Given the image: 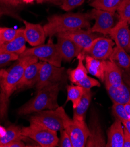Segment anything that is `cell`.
<instances>
[{
  "instance_id": "43",
  "label": "cell",
  "mask_w": 130,
  "mask_h": 147,
  "mask_svg": "<svg viewBox=\"0 0 130 147\" xmlns=\"http://www.w3.org/2000/svg\"><path fill=\"white\" fill-rule=\"evenodd\" d=\"M1 78H2V71H1V70H0V85H1Z\"/></svg>"
},
{
  "instance_id": "39",
  "label": "cell",
  "mask_w": 130,
  "mask_h": 147,
  "mask_svg": "<svg viewBox=\"0 0 130 147\" xmlns=\"http://www.w3.org/2000/svg\"><path fill=\"white\" fill-rule=\"evenodd\" d=\"M123 147H130V134L124 128V142Z\"/></svg>"
},
{
  "instance_id": "25",
  "label": "cell",
  "mask_w": 130,
  "mask_h": 147,
  "mask_svg": "<svg viewBox=\"0 0 130 147\" xmlns=\"http://www.w3.org/2000/svg\"><path fill=\"white\" fill-rule=\"evenodd\" d=\"M124 1V0H90L89 4L95 9L115 13Z\"/></svg>"
},
{
  "instance_id": "11",
  "label": "cell",
  "mask_w": 130,
  "mask_h": 147,
  "mask_svg": "<svg viewBox=\"0 0 130 147\" xmlns=\"http://www.w3.org/2000/svg\"><path fill=\"white\" fill-rule=\"evenodd\" d=\"M30 122L39 124L56 132L64 129L63 121L56 109L46 110L36 113L31 117Z\"/></svg>"
},
{
  "instance_id": "8",
  "label": "cell",
  "mask_w": 130,
  "mask_h": 147,
  "mask_svg": "<svg viewBox=\"0 0 130 147\" xmlns=\"http://www.w3.org/2000/svg\"><path fill=\"white\" fill-rule=\"evenodd\" d=\"M92 20H95V23L90 30L96 34H101L104 35L109 34L114 25V13L104 10L93 8L89 12Z\"/></svg>"
},
{
  "instance_id": "27",
  "label": "cell",
  "mask_w": 130,
  "mask_h": 147,
  "mask_svg": "<svg viewBox=\"0 0 130 147\" xmlns=\"http://www.w3.org/2000/svg\"><path fill=\"white\" fill-rule=\"evenodd\" d=\"M84 89L81 86L78 85L67 86V100L65 103L69 101H71L73 108L76 109L81 100L83 95Z\"/></svg>"
},
{
  "instance_id": "1",
  "label": "cell",
  "mask_w": 130,
  "mask_h": 147,
  "mask_svg": "<svg viewBox=\"0 0 130 147\" xmlns=\"http://www.w3.org/2000/svg\"><path fill=\"white\" fill-rule=\"evenodd\" d=\"M38 62V59L32 56L18 57V62L8 70H1L2 78L0 85V121L7 118L9 98L17 90V86L25 68Z\"/></svg>"
},
{
  "instance_id": "38",
  "label": "cell",
  "mask_w": 130,
  "mask_h": 147,
  "mask_svg": "<svg viewBox=\"0 0 130 147\" xmlns=\"http://www.w3.org/2000/svg\"><path fill=\"white\" fill-rule=\"evenodd\" d=\"M0 3L8 7H17L20 4L18 0H0Z\"/></svg>"
},
{
  "instance_id": "2",
  "label": "cell",
  "mask_w": 130,
  "mask_h": 147,
  "mask_svg": "<svg viewBox=\"0 0 130 147\" xmlns=\"http://www.w3.org/2000/svg\"><path fill=\"white\" fill-rule=\"evenodd\" d=\"M91 20L89 12H69L49 17L48 22L43 27L46 37L51 38L60 33L89 28Z\"/></svg>"
},
{
  "instance_id": "28",
  "label": "cell",
  "mask_w": 130,
  "mask_h": 147,
  "mask_svg": "<svg viewBox=\"0 0 130 147\" xmlns=\"http://www.w3.org/2000/svg\"><path fill=\"white\" fill-rule=\"evenodd\" d=\"M21 29L1 27L0 29V45L13 39L19 34Z\"/></svg>"
},
{
  "instance_id": "4",
  "label": "cell",
  "mask_w": 130,
  "mask_h": 147,
  "mask_svg": "<svg viewBox=\"0 0 130 147\" xmlns=\"http://www.w3.org/2000/svg\"><path fill=\"white\" fill-rule=\"evenodd\" d=\"M63 121V128L69 134L73 147H84L89 137V128L84 120L70 119L62 106L56 109Z\"/></svg>"
},
{
  "instance_id": "26",
  "label": "cell",
  "mask_w": 130,
  "mask_h": 147,
  "mask_svg": "<svg viewBox=\"0 0 130 147\" xmlns=\"http://www.w3.org/2000/svg\"><path fill=\"white\" fill-rule=\"evenodd\" d=\"M21 129L22 128L14 124L8 127L5 135L0 138V147H3L4 145L12 141L22 140L24 136L22 134Z\"/></svg>"
},
{
  "instance_id": "24",
  "label": "cell",
  "mask_w": 130,
  "mask_h": 147,
  "mask_svg": "<svg viewBox=\"0 0 130 147\" xmlns=\"http://www.w3.org/2000/svg\"><path fill=\"white\" fill-rule=\"evenodd\" d=\"M77 58L78 59V64L76 67L74 69H69L67 70V74L70 80L71 83L75 84L88 76V73L83 63L85 55L83 52H81L77 56Z\"/></svg>"
},
{
  "instance_id": "15",
  "label": "cell",
  "mask_w": 130,
  "mask_h": 147,
  "mask_svg": "<svg viewBox=\"0 0 130 147\" xmlns=\"http://www.w3.org/2000/svg\"><path fill=\"white\" fill-rule=\"evenodd\" d=\"M25 25L23 29L26 41L32 47L39 46L45 43L46 36L43 27L38 24H33L22 20Z\"/></svg>"
},
{
  "instance_id": "35",
  "label": "cell",
  "mask_w": 130,
  "mask_h": 147,
  "mask_svg": "<svg viewBox=\"0 0 130 147\" xmlns=\"http://www.w3.org/2000/svg\"><path fill=\"white\" fill-rule=\"evenodd\" d=\"M7 16L11 17L13 18H15L18 20L22 21L21 18L19 15L16 12V11L12 9L10 7L8 6H0V17Z\"/></svg>"
},
{
  "instance_id": "5",
  "label": "cell",
  "mask_w": 130,
  "mask_h": 147,
  "mask_svg": "<svg viewBox=\"0 0 130 147\" xmlns=\"http://www.w3.org/2000/svg\"><path fill=\"white\" fill-rule=\"evenodd\" d=\"M22 134L34 140L42 147L57 146L59 138L57 132L39 124L30 122V125L22 128Z\"/></svg>"
},
{
  "instance_id": "16",
  "label": "cell",
  "mask_w": 130,
  "mask_h": 147,
  "mask_svg": "<svg viewBox=\"0 0 130 147\" xmlns=\"http://www.w3.org/2000/svg\"><path fill=\"white\" fill-rule=\"evenodd\" d=\"M57 40L56 45L59 51L62 61L66 62H70L82 52L70 39L62 36H57Z\"/></svg>"
},
{
  "instance_id": "7",
  "label": "cell",
  "mask_w": 130,
  "mask_h": 147,
  "mask_svg": "<svg viewBox=\"0 0 130 147\" xmlns=\"http://www.w3.org/2000/svg\"><path fill=\"white\" fill-rule=\"evenodd\" d=\"M65 78V69L49 63L42 62L40 68L38 82L35 85L36 90L49 84L61 83Z\"/></svg>"
},
{
  "instance_id": "36",
  "label": "cell",
  "mask_w": 130,
  "mask_h": 147,
  "mask_svg": "<svg viewBox=\"0 0 130 147\" xmlns=\"http://www.w3.org/2000/svg\"><path fill=\"white\" fill-rule=\"evenodd\" d=\"M20 4L21 3L30 4L34 2H36L38 4L43 3H49L55 5L60 6L62 5L63 0H18Z\"/></svg>"
},
{
  "instance_id": "18",
  "label": "cell",
  "mask_w": 130,
  "mask_h": 147,
  "mask_svg": "<svg viewBox=\"0 0 130 147\" xmlns=\"http://www.w3.org/2000/svg\"><path fill=\"white\" fill-rule=\"evenodd\" d=\"M103 82L106 86H119L124 83L122 69L110 60L106 61Z\"/></svg>"
},
{
  "instance_id": "31",
  "label": "cell",
  "mask_w": 130,
  "mask_h": 147,
  "mask_svg": "<svg viewBox=\"0 0 130 147\" xmlns=\"http://www.w3.org/2000/svg\"><path fill=\"white\" fill-rule=\"evenodd\" d=\"M76 85L82 87L84 89L90 90L94 87H100V83L97 80L89 76L88 75L86 76L83 79L77 82Z\"/></svg>"
},
{
  "instance_id": "10",
  "label": "cell",
  "mask_w": 130,
  "mask_h": 147,
  "mask_svg": "<svg viewBox=\"0 0 130 147\" xmlns=\"http://www.w3.org/2000/svg\"><path fill=\"white\" fill-rule=\"evenodd\" d=\"M89 137L86 146L87 147H104L106 142L103 130L99 121L97 113L92 108L89 120Z\"/></svg>"
},
{
  "instance_id": "34",
  "label": "cell",
  "mask_w": 130,
  "mask_h": 147,
  "mask_svg": "<svg viewBox=\"0 0 130 147\" xmlns=\"http://www.w3.org/2000/svg\"><path fill=\"white\" fill-rule=\"evenodd\" d=\"M57 146L60 147H73L70 137L65 129L61 131V138L59 139Z\"/></svg>"
},
{
  "instance_id": "29",
  "label": "cell",
  "mask_w": 130,
  "mask_h": 147,
  "mask_svg": "<svg viewBox=\"0 0 130 147\" xmlns=\"http://www.w3.org/2000/svg\"><path fill=\"white\" fill-rule=\"evenodd\" d=\"M112 113L115 117V119L119 120L121 123L124 121L129 120L124 105L117 103V102H113L112 106Z\"/></svg>"
},
{
  "instance_id": "9",
  "label": "cell",
  "mask_w": 130,
  "mask_h": 147,
  "mask_svg": "<svg viewBox=\"0 0 130 147\" xmlns=\"http://www.w3.org/2000/svg\"><path fill=\"white\" fill-rule=\"evenodd\" d=\"M114 42L106 37L96 38L89 48L83 51L85 56L89 55L98 60H108L114 48Z\"/></svg>"
},
{
  "instance_id": "14",
  "label": "cell",
  "mask_w": 130,
  "mask_h": 147,
  "mask_svg": "<svg viewBox=\"0 0 130 147\" xmlns=\"http://www.w3.org/2000/svg\"><path fill=\"white\" fill-rule=\"evenodd\" d=\"M56 36L66 37L73 41L83 52L89 47L92 42L98 36L96 33L92 32L89 28L87 30L79 29L76 30L60 33Z\"/></svg>"
},
{
  "instance_id": "44",
  "label": "cell",
  "mask_w": 130,
  "mask_h": 147,
  "mask_svg": "<svg viewBox=\"0 0 130 147\" xmlns=\"http://www.w3.org/2000/svg\"><path fill=\"white\" fill-rule=\"evenodd\" d=\"M1 27H0V29H1Z\"/></svg>"
},
{
  "instance_id": "12",
  "label": "cell",
  "mask_w": 130,
  "mask_h": 147,
  "mask_svg": "<svg viewBox=\"0 0 130 147\" xmlns=\"http://www.w3.org/2000/svg\"><path fill=\"white\" fill-rule=\"evenodd\" d=\"M123 71L124 83L119 86H107L106 90L112 102L130 105V74Z\"/></svg>"
},
{
  "instance_id": "32",
  "label": "cell",
  "mask_w": 130,
  "mask_h": 147,
  "mask_svg": "<svg viewBox=\"0 0 130 147\" xmlns=\"http://www.w3.org/2000/svg\"><path fill=\"white\" fill-rule=\"evenodd\" d=\"M85 0H63L61 8L65 11H70L82 5Z\"/></svg>"
},
{
  "instance_id": "13",
  "label": "cell",
  "mask_w": 130,
  "mask_h": 147,
  "mask_svg": "<svg viewBox=\"0 0 130 147\" xmlns=\"http://www.w3.org/2000/svg\"><path fill=\"white\" fill-rule=\"evenodd\" d=\"M128 24L127 21L120 20L112 28L108 35L116 45L130 53V29Z\"/></svg>"
},
{
  "instance_id": "42",
  "label": "cell",
  "mask_w": 130,
  "mask_h": 147,
  "mask_svg": "<svg viewBox=\"0 0 130 147\" xmlns=\"http://www.w3.org/2000/svg\"><path fill=\"white\" fill-rule=\"evenodd\" d=\"M124 106H125V108L126 111H127V113L128 114V115L129 118V120H130V105H125Z\"/></svg>"
},
{
  "instance_id": "41",
  "label": "cell",
  "mask_w": 130,
  "mask_h": 147,
  "mask_svg": "<svg viewBox=\"0 0 130 147\" xmlns=\"http://www.w3.org/2000/svg\"><path fill=\"white\" fill-rule=\"evenodd\" d=\"M7 133V128L0 125V138L4 137Z\"/></svg>"
},
{
  "instance_id": "3",
  "label": "cell",
  "mask_w": 130,
  "mask_h": 147,
  "mask_svg": "<svg viewBox=\"0 0 130 147\" xmlns=\"http://www.w3.org/2000/svg\"><path fill=\"white\" fill-rule=\"evenodd\" d=\"M61 83L49 84L37 91L36 95L18 110L19 115H27L46 110H55L59 106L57 96Z\"/></svg>"
},
{
  "instance_id": "23",
  "label": "cell",
  "mask_w": 130,
  "mask_h": 147,
  "mask_svg": "<svg viewBox=\"0 0 130 147\" xmlns=\"http://www.w3.org/2000/svg\"><path fill=\"white\" fill-rule=\"evenodd\" d=\"M93 94L90 90L84 89L83 95L79 104L76 109H73V119L79 121H84L86 114L89 107L92 101Z\"/></svg>"
},
{
  "instance_id": "37",
  "label": "cell",
  "mask_w": 130,
  "mask_h": 147,
  "mask_svg": "<svg viewBox=\"0 0 130 147\" xmlns=\"http://www.w3.org/2000/svg\"><path fill=\"white\" fill-rule=\"evenodd\" d=\"M26 145L22 140H17L5 144L3 147H25Z\"/></svg>"
},
{
  "instance_id": "17",
  "label": "cell",
  "mask_w": 130,
  "mask_h": 147,
  "mask_svg": "<svg viewBox=\"0 0 130 147\" xmlns=\"http://www.w3.org/2000/svg\"><path fill=\"white\" fill-rule=\"evenodd\" d=\"M42 62H35L28 66L23 73L21 80L17 86V89H25L35 86L38 79Z\"/></svg>"
},
{
  "instance_id": "33",
  "label": "cell",
  "mask_w": 130,
  "mask_h": 147,
  "mask_svg": "<svg viewBox=\"0 0 130 147\" xmlns=\"http://www.w3.org/2000/svg\"><path fill=\"white\" fill-rule=\"evenodd\" d=\"M19 55L16 53H0V67L6 66L9 63L18 61Z\"/></svg>"
},
{
  "instance_id": "21",
  "label": "cell",
  "mask_w": 130,
  "mask_h": 147,
  "mask_svg": "<svg viewBox=\"0 0 130 147\" xmlns=\"http://www.w3.org/2000/svg\"><path fill=\"white\" fill-rule=\"evenodd\" d=\"M84 60L88 72L103 82L107 60H98L89 55L85 56Z\"/></svg>"
},
{
  "instance_id": "22",
  "label": "cell",
  "mask_w": 130,
  "mask_h": 147,
  "mask_svg": "<svg viewBox=\"0 0 130 147\" xmlns=\"http://www.w3.org/2000/svg\"><path fill=\"white\" fill-rule=\"evenodd\" d=\"M108 60L114 62L123 71L130 74V55L120 46L114 47Z\"/></svg>"
},
{
  "instance_id": "6",
  "label": "cell",
  "mask_w": 130,
  "mask_h": 147,
  "mask_svg": "<svg viewBox=\"0 0 130 147\" xmlns=\"http://www.w3.org/2000/svg\"><path fill=\"white\" fill-rule=\"evenodd\" d=\"M25 56H35L38 59L57 67H61L62 58L56 44L50 40L48 43L34 47L26 49L20 55V57Z\"/></svg>"
},
{
  "instance_id": "20",
  "label": "cell",
  "mask_w": 130,
  "mask_h": 147,
  "mask_svg": "<svg viewBox=\"0 0 130 147\" xmlns=\"http://www.w3.org/2000/svg\"><path fill=\"white\" fill-rule=\"evenodd\" d=\"M26 40L22 28L17 36L12 40L0 45V53H8L21 54L26 49Z\"/></svg>"
},
{
  "instance_id": "45",
  "label": "cell",
  "mask_w": 130,
  "mask_h": 147,
  "mask_svg": "<svg viewBox=\"0 0 130 147\" xmlns=\"http://www.w3.org/2000/svg\"><path fill=\"white\" fill-rule=\"evenodd\" d=\"M129 24H130V22H129Z\"/></svg>"
},
{
  "instance_id": "30",
  "label": "cell",
  "mask_w": 130,
  "mask_h": 147,
  "mask_svg": "<svg viewBox=\"0 0 130 147\" xmlns=\"http://www.w3.org/2000/svg\"><path fill=\"white\" fill-rule=\"evenodd\" d=\"M120 20L130 22V0H124L117 10Z\"/></svg>"
},
{
  "instance_id": "19",
  "label": "cell",
  "mask_w": 130,
  "mask_h": 147,
  "mask_svg": "<svg viewBox=\"0 0 130 147\" xmlns=\"http://www.w3.org/2000/svg\"><path fill=\"white\" fill-rule=\"evenodd\" d=\"M121 121L116 119L111 125L107 133V147H123L124 142V128Z\"/></svg>"
},
{
  "instance_id": "40",
  "label": "cell",
  "mask_w": 130,
  "mask_h": 147,
  "mask_svg": "<svg viewBox=\"0 0 130 147\" xmlns=\"http://www.w3.org/2000/svg\"><path fill=\"white\" fill-rule=\"evenodd\" d=\"M122 123L124 125V128L128 131V133L130 134V120L124 121L122 122Z\"/></svg>"
}]
</instances>
